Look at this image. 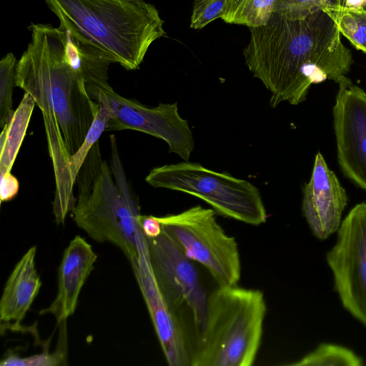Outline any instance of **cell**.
Here are the masks:
<instances>
[{"mask_svg": "<svg viewBox=\"0 0 366 366\" xmlns=\"http://www.w3.org/2000/svg\"><path fill=\"white\" fill-rule=\"evenodd\" d=\"M245 64L269 92L270 106L304 102L313 84L347 81L353 59L335 21L323 9L297 17L274 13L264 26L249 28Z\"/></svg>", "mask_w": 366, "mask_h": 366, "instance_id": "obj_1", "label": "cell"}, {"mask_svg": "<svg viewBox=\"0 0 366 366\" xmlns=\"http://www.w3.org/2000/svg\"><path fill=\"white\" fill-rule=\"evenodd\" d=\"M31 40L17 61L16 86L31 94L43 115L56 191L74 189L69 161L83 144L99 108L64 56L62 29L31 23Z\"/></svg>", "mask_w": 366, "mask_h": 366, "instance_id": "obj_2", "label": "cell"}, {"mask_svg": "<svg viewBox=\"0 0 366 366\" xmlns=\"http://www.w3.org/2000/svg\"><path fill=\"white\" fill-rule=\"evenodd\" d=\"M110 166L102 159L98 142L89 150L76 176L78 196L71 213L75 224L89 237L115 245L131 262L147 239L114 135L110 136Z\"/></svg>", "mask_w": 366, "mask_h": 366, "instance_id": "obj_3", "label": "cell"}, {"mask_svg": "<svg viewBox=\"0 0 366 366\" xmlns=\"http://www.w3.org/2000/svg\"><path fill=\"white\" fill-rule=\"evenodd\" d=\"M59 26L106 53L127 70L139 69L164 35L156 7L144 0H44Z\"/></svg>", "mask_w": 366, "mask_h": 366, "instance_id": "obj_4", "label": "cell"}, {"mask_svg": "<svg viewBox=\"0 0 366 366\" xmlns=\"http://www.w3.org/2000/svg\"><path fill=\"white\" fill-rule=\"evenodd\" d=\"M266 312L262 291L237 285L218 287L208 296L205 323L191 352L190 365H252Z\"/></svg>", "mask_w": 366, "mask_h": 366, "instance_id": "obj_5", "label": "cell"}, {"mask_svg": "<svg viewBox=\"0 0 366 366\" xmlns=\"http://www.w3.org/2000/svg\"><path fill=\"white\" fill-rule=\"evenodd\" d=\"M145 181L155 188L197 197L217 213L247 224L258 226L267 219L260 192L254 184L198 163L184 161L156 167Z\"/></svg>", "mask_w": 366, "mask_h": 366, "instance_id": "obj_6", "label": "cell"}, {"mask_svg": "<svg viewBox=\"0 0 366 366\" xmlns=\"http://www.w3.org/2000/svg\"><path fill=\"white\" fill-rule=\"evenodd\" d=\"M216 213L196 205L157 218L162 230L189 259L209 271L218 287L236 285L241 277L238 244L218 223Z\"/></svg>", "mask_w": 366, "mask_h": 366, "instance_id": "obj_7", "label": "cell"}, {"mask_svg": "<svg viewBox=\"0 0 366 366\" xmlns=\"http://www.w3.org/2000/svg\"><path fill=\"white\" fill-rule=\"evenodd\" d=\"M147 239L151 269L164 300L178 317L182 309L190 312L199 336L206 320L209 295L193 261L162 229L157 237Z\"/></svg>", "mask_w": 366, "mask_h": 366, "instance_id": "obj_8", "label": "cell"}, {"mask_svg": "<svg viewBox=\"0 0 366 366\" xmlns=\"http://www.w3.org/2000/svg\"><path fill=\"white\" fill-rule=\"evenodd\" d=\"M344 307L366 325V203L355 205L326 257Z\"/></svg>", "mask_w": 366, "mask_h": 366, "instance_id": "obj_9", "label": "cell"}, {"mask_svg": "<svg viewBox=\"0 0 366 366\" xmlns=\"http://www.w3.org/2000/svg\"><path fill=\"white\" fill-rule=\"evenodd\" d=\"M103 102L109 113L107 130L132 129L164 140L169 152L188 161L194 148L192 132L186 119L181 117L177 103H159L147 107L124 98L112 87L100 90L98 102Z\"/></svg>", "mask_w": 366, "mask_h": 366, "instance_id": "obj_10", "label": "cell"}, {"mask_svg": "<svg viewBox=\"0 0 366 366\" xmlns=\"http://www.w3.org/2000/svg\"><path fill=\"white\" fill-rule=\"evenodd\" d=\"M333 107L337 159L344 174L366 190V92L341 82Z\"/></svg>", "mask_w": 366, "mask_h": 366, "instance_id": "obj_11", "label": "cell"}, {"mask_svg": "<svg viewBox=\"0 0 366 366\" xmlns=\"http://www.w3.org/2000/svg\"><path fill=\"white\" fill-rule=\"evenodd\" d=\"M130 263L167 364L169 366L190 365L191 351L184 327L179 318L167 305L157 285L149 261L147 244Z\"/></svg>", "mask_w": 366, "mask_h": 366, "instance_id": "obj_12", "label": "cell"}, {"mask_svg": "<svg viewBox=\"0 0 366 366\" xmlns=\"http://www.w3.org/2000/svg\"><path fill=\"white\" fill-rule=\"evenodd\" d=\"M347 197L335 174L317 152L310 179L303 189L302 212L314 234L320 239L337 231Z\"/></svg>", "mask_w": 366, "mask_h": 366, "instance_id": "obj_13", "label": "cell"}, {"mask_svg": "<svg viewBox=\"0 0 366 366\" xmlns=\"http://www.w3.org/2000/svg\"><path fill=\"white\" fill-rule=\"evenodd\" d=\"M97 255L84 238L76 235L64 251L58 269L57 294L39 315H52L57 324L75 312L81 290L94 269Z\"/></svg>", "mask_w": 366, "mask_h": 366, "instance_id": "obj_14", "label": "cell"}, {"mask_svg": "<svg viewBox=\"0 0 366 366\" xmlns=\"http://www.w3.org/2000/svg\"><path fill=\"white\" fill-rule=\"evenodd\" d=\"M36 246L30 247L10 274L0 300V321L5 329H21V322L41 286L35 264Z\"/></svg>", "mask_w": 366, "mask_h": 366, "instance_id": "obj_15", "label": "cell"}, {"mask_svg": "<svg viewBox=\"0 0 366 366\" xmlns=\"http://www.w3.org/2000/svg\"><path fill=\"white\" fill-rule=\"evenodd\" d=\"M61 28L66 60L84 83L91 98L98 102L100 90L112 87L109 83V68L114 61L101 49L69 30Z\"/></svg>", "mask_w": 366, "mask_h": 366, "instance_id": "obj_16", "label": "cell"}, {"mask_svg": "<svg viewBox=\"0 0 366 366\" xmlns=\"http://www.w3.org/2000/svg\"><path fill=\"white\" fill-rule=\"evenodd\" d=\"M32 96L26 92L2 127L0 134V174L10 172L26 135L35 106Z\"/></svg>", "mask_w": 366, "mask_h": 366, "instance_id": "obj_17", "label": "cell"}, {"mask_svg": "<svg viewBox=\"0 0 366 366\" xmlns=\"http://www.w3.org/2000/svg\"><path fill=\"white\" fill-rule=\"evenodd\" d=\"M335 21L341 34L366 53V9L332 4L322 8Z\"/></svg>", "mask_w": 366, "mask_h": 366, "instance_id": "obj_18", "label": "cell"}, {"mask_svg": "<svg viewBox=\"0 0 366 366\" xmlns=\"http://www.w3.org/2000/svg\"><path fill=\"white\" fill-rule=\"evenodd\" d=\"M59 340L56 350L49 353L48 349L34 355L21 357L10 352L1 361V366H58L66 365L67 357L66 321L58 323Z\"/></svg>", "mask_w": 366, "mask_h": 366, "instance_id": "obj_19", "label": "cell"}, {"mask_svg": "<svg viewBox=\"0 0 366 366\" xmlns=\"http://www.w3.org/2000/svg\"><path fill=\"white\" fill-rule=\"evenodd\" d=\"M290 365L360 366L362 360L352 350L340 345L321 344L314 351Z\"/></svg>", "mask_w": 366, "mask_h": 366, "instance_id": "obj_20", "label": "cell"}, {"mask_svg": "<svg viewBox=\"0 0 366 366\" xmlns=\"http://www.w3.org/2000/svg\"><path fill=\"white\" fill-rule=\"evenodd\" d=\"M99 108L96 117L87 132L86 137L77 152L70 157L69 161V169L71 178L76 184V176L82 165L86 155L92 146L98 142L104 131L107 130L109 119V113L106 104L99 101Z\"/></svg>", "mask_w": 366, "mask_h": 366, "instance_id": "obj_21", "label": "cell"}, {"mask_svg": "<svg viewBox=\"0 0 366 366\" xmlns=\"http://www.w3.org/2000/svg\"><path fill=\"white\" fill-rule=\"evenodd\" d=\"M17 60L12 52L7 53L0 61V126L2 128L13 110L12 94L16 86Z\"/></svg>", "mask_w": 366, "mask_h": 366, "instance_id": "obj_22", "label": "cell"}, {"mask_svg": "<svg viewBox=\"0 0 366 366\" xmlns=\"http://www.w3.org/2000/svg\"><path fill=\"white\" fill-rule=\"evenodd\" d=\"M275 0H246L242 7L236 24L249 28L266 25L274 11Z\"/></svg>", "mask_w": 366, "mask_h": 366, "instance_id": "obj_23", "label": "cell"}, {"mask_svg": "<svg viewBox=\"0 0 366 366\" xmlns=\"http://www.w3.org/2000/svg\"><path fill=\"white\" fill-rule=\"evenodd\" d=\"M229 0H194L190 27L204 28L212 21L225 15Z\"/></svg>", "mask_w": 366, "mask_h": 366, "instance_id": "obj_24", "label": "cell"}, {"mask_svg": "<svg viewBox=\"0 0 366 366\" xmlns=\"http://www.w3.org/2000/svg\"><path fill=\"white\" fill-rule=\"evenodd\" d=\"M337 1V0H275L274 13L286 17H297Z\"/></svg>", "mask_w": 366, "mask_h": 366, "instance_id": "obj_25", "label": "cell"}, {"mask_svg": "<svg viewBox=\"0 0 366 366\" xmlns=\"http://www.w3.org/2000/svg\"><path fill=\"white\" fill-rule=\"evenodd\" d=\"M0 174V199L2 203L12 199L17 194L19 184L11 172Z\"/></svg>", "mask_w": 366, "mask_h": 366, "instance_id": "obj_26", "label": "cell"}, {"mask_svg": "<svg viewBox=\"0 0 366 366\" xmlns=\"http://www.w3.org/2000/svg\"><path fill=\"white\" fill-rule=\"evenodd\" d=\"M141 227L147 238H154L162 232V226L157 217L142 215Z\"/></svg>", "mask_w": 366, "mask_h": 366, "instance_id": "obj_27", "label": "cell"}, {"mask_svg": "<svg viewBox=\"0 0 366 366\" xmlns=\"http://www.w3.org/2000/svg\"><path fill=\"white\" fill-rule=\"evenodd\" d=\"M246 0H229L227 12L222 19L227 24H236L239 11Z\"/></svg>", "mask_w": 366, "mask_h": 366, "instance_id": "obj_28", "label": "cell"}, {"mask_svg": "<svg viewBox=\"0 0 366 366\" xmlns=\"http://www.w3.org/2000/svg\"><path fill=\"white\" fill-rule=\"evenodd\" d=\"M337 3L349 7L366 9V0H338Z\"/></svg>", "mask_w": 366, "mask_h": 366, "instance_id": "obj_29", "label": "cell"}, {"mask_svg": "<svg viewBox=\"0 0 366 366\" xmlns=\"http://www.w3.org/2000/svg\"><path fill=\"white\" fill-rule=\"evenodd\" d=\"M133 1H140V0H133Z\"/></svg>", "mask_w": 366, "mask_h": 366, "instance_id": "obj_30", "label": "cell"}]
</instances>
